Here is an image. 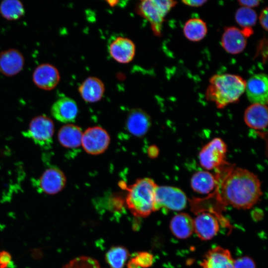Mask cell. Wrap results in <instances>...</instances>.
Segmentation results:
<instances>
[{
  "mask_svg": "<svg viewBox=\"0 0 268 268\" xmlns=\"http://www.w3.org/2000/svg\"><path fill=\"white\" fill-rule=\"evenodd\" d=\"M262 195L257 176L247 169L237 167L230 170L223 179L217 199L223 205L249 209L259 201Z\"/></svg>",
  "mask_w": 268,
  "mask_h": 268,
  "instance_id": "cell-1",
  "label": "cell"
},
{
  "mask_svg": "<svg viewBox=\"0 0 268 268\" xmlns=\"http://www.w3.org/2000/svg\"><path fill=\"white\" fill-rule=\"evenodd\" d=\"M206 90L207 100L213 102L218 108L236 102L244 93L246 81L238 75L224 73L212 75Z\"/></svg>",
  "mask_w": 268,
  "mask_h": 268,
  "instance_id": "cell-2",
  "label": "cell"
},
{
  "mask_svg": "<svg viewBox=\"0 0 268 268\" xmlns=\"http://www.w3.org/2000/svg\"><path fill=\"white\" fill-rule=\"evenodd\" d=\"M157 185L150 178L136 180L127 188L126 203L136 217H145L154 210L155 194Z\"/></svg>",
  "mask_w": 268,
  "mask_h": 268,
  "instance_id": "cell-3",
  "label": "cell"
},
{
  "mask_svg": "<svg viewBox=\"0 0 268 268\" xmlns=\"http://www.w3.org/2000/svg\"><path fill=\"white\" fill-rule=\"evenodd\" d=\"M177 3L171 0H144L138 4L137 10L149 22L154 34L160 36L165 16Z\"/></svg>",
  "mask_w": 268,
  "mask_h": 268,
  "instance_id": "cell-4",
  "label": "cell"
},
{
  "mask_svg": "<svg viewBox=\"0 0 268 268\" xmlns=\"http://www.w3.org/2000/svg\"><path fill=\"white\" fill-rule=\"evenodd\" d=\"M54 126L52 120L45 115L35 117L23 135L45 149H49L53 142Z\"/></svg>",
  "mask_w": 268,
  "mask_h": 268,
  "instance_id": "cell-5",
  "label": "cell"
},
{
  "mask_svg": "<svg viewBox=\"0 0 268 268\" xmlns=\"http://www.w3.org/2000/svg\"><path fill=\"white\" fill-rule=\"evenodd\" d=\"M187 205V197L180 189L171 186H157L155 194L154 210L161 208L178 211Z\"/></svg>",
  "mask_w": 268,
  "mask_h": 268,
  "instance_id": "cell-6",
  "label": "cell"
},
{
  "mask_svg": "<svg viewBox=\"0 0 268 268\" xmlns=\"http://www.w3.org/2000/svg\"><path fill=\"white\" fill-rule=\"evenodd\" d=\"M227 146L220 138H215L206 144L199 153L201 166L206 170H211L225 162Z\"/></svg>",
  "mask_w": 268,
  "mask_h": 268,
  "instance_id": "cell-7",
  "label": "cell"
},
{
  "mask_svg": "<svg viewBox=\"0 0 268 268\" xmlns=\"http://www.w3.org/2000/svg\"><path fill=\"white\" fill-rule=\"evenodd\" d=\"M110 142L109 134L101 127H89L83 132L81 145L84 150L90 154L102 153L107 149Z\"/></svg>",
  "mask_w": 268,
  "mask_h": 268,
  "instance_id": "cell-8",
  "label": "cell"
},
{
  "mask_svg": "<svg viewBox=\"0 0 268 268\" xmlns=\"http://www.w3.org/2000/svg\"><path fill=\"white\" fill-rule=\"evenodd\" d=\"M66 178L59 168L52 166L47 169L37 179L32 182L37 190L48 195L60 192L65 187Z\"/></svg>",
  "mask_w": 268,
  "mask_h": 268,
  "instance_id": "cell-9",
  "label": "cell"
},
{
  "mask_svg": "<svg viewBox=\"0 0 268 268\" xmlns=\"http://www.w3.org/2000/svg\"><path fill=\"white\" fill-rule=\"evenodd\" d=\"M247 98L252 104L267 105L268 102V78L264 73L250 77L246 81L245 91Z\"/></svg>",
  "mask_w": 268,
  "mask_h": 268,
  "instance_id": "cell-10",
  "label": "cell"
},
{
  "mask_svg": "<svg viewBox=\"0 0 268 268\" xmlns=\"http://www.w3.org/2000/svg\"><path fill=\"white\" fill-rule=\"evenodd\" d=\"M32 79L38 87L45 90H51L58 84L60 80V74L55 66L44 63L35 68L33 73Z\"/></svg>",
  "mask_w": 268,
  "mask_h": 268,
  "instance_id": "cell-11",
  "label": "cell"
},
{
  "mask_svg": "<svg viewBox=\"0 0 268 268\" xmlns=\"http://www.w3.org/2000/svg\"><path fill=\"white\" fill-rule=\"evenodd\" d=\"M110 56L120 64H128L134 59L135 54V45L130 39L118 37L109 45Z\"/></svg>",
  "mask_w": 268,
  "mask_h": 268,
  "instance_id": "cell-12",
  "label": "cell"
},
{
  "mask_svg": "<svg viewBox=\"0 0 268 268\" xmlns=\"http://www.w3.org/2000/svg\"><path fill=\"white\" fill-rule=\"evenodd\" d=\"M221 45L226 52L233 55L238 54L245 49L247 37L242 30L236 27H226L224 28L222 35Z\"/></svg>",
  "mask_w": 268,
  "mask_h": 268,
  "instance_id": "cell-13",
  "label": "cell"
},
{
  "mask_svg": "<svg viewBox=\"0 0 268 268\" xmlns=\"http://www.w3.org/2000/svg\"><path fill=\"white\" fill-rule=\"evenodd\" d=\"M25 63L22 53L15 49H8L0 53V72L7 76L19 73Z\"/></svg>",
  "mask_w": 268,
  "mask_h": 268,
  "instance_id": "cell-14",
  "label": "cell"
},
{
  "mask_svg": "<svg viewBox=\"0 0 268 268\" xmlns=\"http://www.w3.org/2000/svg\"><path fill=\"white\" fill-rule=\"evenodd\" d=\"M194 231L201 240H208L218 233L219 225L217 218L212 213L203 212L194 219Z\"/></svg>",
  "mask_w": 268,
  "mask_h": 268,
  "instance_id": "cell-15",
  "label": "cell"
},
{
  "mask_svg": "<svg viewBox=\"0 0 268 268\" xmlns=\"http://www.w3.org/2000/svg\"><path fill=\"white\" fill-rule=\"evenodd\" d=\"M151 124L150 117L146 112L140 108H134L127 116L126 127L132 134L141 137L148 131Z\"/></svg>",
  "mask_w": 268,
  "mask_h": 268,
  "instance_id": "cell-16",
  "label": "cell"
},
{
  "mask_svg": "<svg viewBox=\"0 0 268 268\" xmlns=\"http://www.w3.org/2000/svg\"><path fill=\"white\" fill-rule=\"evenodd\" d=\"M78 107L75 101L68 97H61L52 105L51 113L57 120L64 123L73 122L78 114Z\"/></svg>",
  "mask_w": 268,
  "mask_h": 268,
  "instance_id": "cell-17",
  "label": "cell"
},
{
  "mask_svg": "<svg viewBox=\"0 0 268 268\" xmlns=\"http://www.w3.org/2000/svg\"><path fill=\"white\" fill-rule=\"evenodd\" d=\"M234 260L228 250L217 246L205 254L201 266L202 268H234Z\"/></svg>",
  "mask_w": 268,
  "mask_h": 268,
  "instance_id": "cell-18",
  "label": "cell"
},
{
  "mask_svg": "<svg viewBox=\"0 0 268 268\" xmlns=\"http://www.w3.org/2000/svg\"><path fill=\"white\" fill-rule=\"evenodd\" d=\"M78 90L85 102L95 103L102 98L105 92V85L99 78L89 76L81 83Z\"/></svg>",
  "mask_w": 268,
  "mask_h": 268,
  "instance_id": "cell-19",
  "label": "cell"
},
{
  "mask_svg": "<svg viewBox=\"0 0 268 268\" xmlns=\"http://www.w3.org/2000/svg\"><path fill=\"white\" fill-rule=\"evenodd\" d=\"M268 116L267 105L252 104L245 110L244 121L252 129L263 130L267 127Z\"/></svg>",
  "mask_w": 268,
  "mask_h": 268,
  "instance_id": "cell-20",
  "label": "cell"
},
{
  "mask_svg": "<svg viewBox=\"0 0 268 268\" xmlns=\"http://www.w3.org/2000/svg\"><path fill=\"white\" fill-rule=\"evenodd\" d=\"M170 228L176 237L186 239L194 231V219L187 213H179L172 218Z\"/></svg>",
  "mask_w": 268,
  "mask_h": 268,
  "instance_id": "cell-21",
  "label": "cell"
},
{
  "mask_svg": "<svg viewBox=\"0 0 268 268\" xmlns=\"http://www.w3.org/2000/svg\"><path fill=\"white\" fill-rule=\"evenodd\" d=\"M82 129L73 124H67L62 127L58 133V140L66 148H75L81 145Z\"/></svg>",
  "mask_w": 268,
  "mask_h": 268,
  "instance_id": "cell-22",
  "label": "cell"
},
{
  "mask_svg": "<svg viewBox=\"0 0 268 268\" xmlns=\"http://www.w3.org/2000/svg\"><path fill=\"white\" fill-rule=\"evenodd\" d=\"M183 31L187 39L193 42H198L206 36L207 27L202 19L197 17L192 18L186 22Z\"/></svg>",
  "mask_w": 268,
  "mask_h": 268,
  "instance_id": "cell-23",
  "label": "cell"
},
{
  "mask_svg": "<svg viewBox=\"0 0 268 268\" xmlns=\"http://www.w3.org/2000/svg\"><path fill=\"white\" fill-rule=\"evenodd\" d=\"M216 185V181L214 176L206 171L196 172L191 180V185L193 190L202 194L210 193Z\"/></svg>",
  "mask_w": 268,
  "mask_h": 268,
  "instance_id": "cell-24",
  "label": "cell"
},
{
  "mask_svg": "<svg viewBox=\"0 0 268 268\" xmlns=\"http://www.w3.org/2000/svg\"><path fill=\"white\" fill-rule=\"evenodd\" d=\"M129 257V251L125 247L116 246L106 252L105 260L110 268H124Z\"/></svg>",
  "mask_w": 268,
  "mask_h": 268,
  "instance_id": "cell-25",
  "label": "cell"
},
{
  "mask_svg": "<svg viewBox=\"0 0 268 268\" xmlns=\"http://www.w3.org/2000/svg\"><path fill=\"white\" fill-rule=\"evenodd\" d=\"M25 13L23 3L18 0H4L0 3V13L8 20L19 19Z\"/></svg>",
  "mask_w": 268,
  "mask_h": 268,
  "instance_id": "cell-26",
  "label": "cell"
},
{
  "mask_svg": "<svg viewBox=\"0 0 268 268\" xmlns=\"http://www.w3.org/2000/svg\"><path fill=\"white\" fill-rule=\"evenodd\" d=\"M235 19L237 23L243 29L251 28L256 24L258 16L253 8L241 6L236 10Z\"/></svg>",
  "mask_w": 268,
  "mask_h": 268,
  "instance_id": "cell-27",
  "label": "cell"
},
{
  "mask_svg": "<svg viewBox=\"0 0 268 268\" xmlns=\"http://www.w3.org/2000/svg\"><path fill=\"white\" fill-rule=\"evenodd\" d=\"M131 259L140 268H148L154 262L153 255L148 252H138Z\"/></svg>",
  "mask_w": 268,
  "mask_h": 268,
  "instance_id": "cell-28",
  "label": "cell"
},
{
  "mask_svg": "<svg viewBox=\"0 0 268 268\" xmlns=\"http://www.w3.org/2000/svg\"><path fill=\"white\" fill-rule=\"evenodd\" d=\"M234 268H256L254 261L250 257L245 256L234 260Z\"/></svg>",
  "mask_w": 268,
  "mask_h": 268,
  "instance_id": "cell-29",
  "label": "cell"
},
{
  "mask_svg": "<svg viewBox=\"0 0 268 268\" xmlns=\"http://www.w3.org/2000/svg\"><path fill=\"white\" fill-rule=\"evenodd\" d=\"M12 257L7 251H0V268H9L11 266Z\"/></svg>",
  "mask_w": 268,
  "mask_h": 268,
  "instance_id": "cell-30",
  "label": "cell"
},
{
  "mask_svg": "<svg viewBox=\"0 0 268 268\" xmlns=\"http://www.w3.org/2000/svg\"><path fill=\"white\" fill-rule=\"evenodd\" d=\"M268 8L267 7L264 8L261 12L259 16V21L261 26L266 31L268 29Z\"/></svg>",
  "mask_w": 268,
  "mask_h": 268,
  "instance_id": "cell-31",
  "label": "cell"
},
{
  "mask_svg": "<svg viewBox=\"0 0 268 268\" xmlns=\"http://www.w3.org/2000/svg\"><path fill=\"white\" fill-rule=\"evenodd\" d=\"M238 1L241 6L250 8L258 6L260 3L258 0H239Z\"/></svg>",
  "mask_w": 268,
  "mask_h": 268,
  "instance_id": "cell-32",
  "label": "cell"
},
{
  "mask_svg": "<svg viewBox=\"0 0 268 268\" xmlns=\"http://www.w3.org/2000/svg\"><path fill=\"white\" fill-rule=\"evenodd\" d=\"M207 1L206 0H184L182 1L185 4L194 7H200Z\"/></svg>",
  "mask_w": 268,
  "mask_h": 268,
  "instance_id": "cell-33",
  "label": "cell"
},
{
  "mask_svg": "<svg viewBox=\"0 0 268 268\" xmlns=\"http://www.w3.org/2000/svg\"><path fill=\"white\" fill-rule=\"evenodd\" d=\"M64 268H66L65 267Z\"/></svg>",
  "mask_w": 268,
  "mask_h": 268,
  "instance_id": "cell-34",
  "label": "cell"
}]
</instances>
